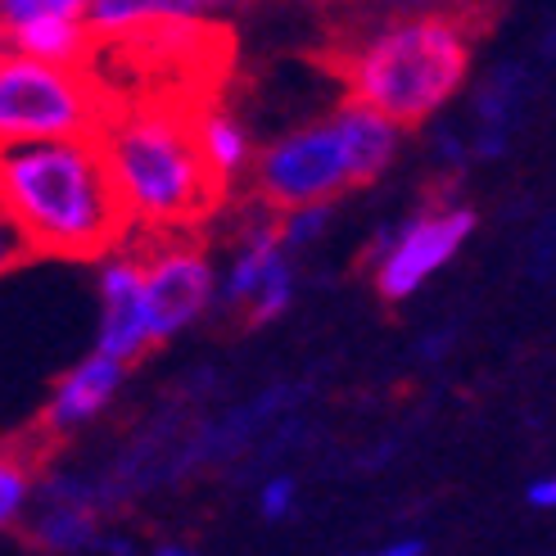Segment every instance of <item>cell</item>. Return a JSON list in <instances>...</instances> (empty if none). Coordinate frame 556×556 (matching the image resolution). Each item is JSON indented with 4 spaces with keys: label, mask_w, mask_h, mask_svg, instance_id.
<instances>
[{
    "label": "cell",
    "mask_w": 556,
    "mask_h": 556,
    "mask_svg": "<svg viewBox=\"0 0 556 556\" xmlns=\"http://www.w3.org/2000/svg\"><path fill=\"white\" fill-rule=\"evenodd\" d=\"M194 109L200 104L168 96H118L96 136L131 236H181L208 222L227 194L204 163Z\"/></svg>",
    "instance_id": "obj_1"
},
{
    "label": "cell",
    "mask_w": 556,
    "mask_h": 556,
    "mask_svg": "<svg viewBox=\"0 0 556 556\" xmlns=\"http://www.w3.org/2000/svg\"><path fill=\"white\" fill-rule=\"evenodd\" d=\"M0 208L37 258H109L131 236L100 141L0 146Z\"/></svg>",
    "instance_id": "obj_2"
},
{
    "label": "cell",
    "mask_w": 556,
    "mask_h": 556,
    "mask_svg": "<svg viewBox=\"0 0 556 556\" xmlns=\"http://www.w3.org/2000/svg\"><path fill=\"white\" fill-rule=\"evenodd\" d=\"M470 68V37L462 18L407 14L367 33L344 50L340 77L349 100L376 109L394 127H421L434 118Z\"/></svg>",
    "instance_id": "obj_3"
},
{
    "label": "cell",
    "mask_w": 556,
    "mask_h": 556,
    "mask_svg": "<svg viewBox=\"0 0 556 556\" xmlns=\"http://www.w3.org/2000/svg\"><path fill=\"white\" fill-rule=\"evenodd\" d=\"M118 96L96 68H60L0 46V146L96 141Z\"/></svg>",
    "instance_id": "obj_4"
},
{
    "label": "cell",
    "mask_w": 556,
    "mask_h": 556,
    "mask_svg": "<svg viewBox=\"0 0 556 556\" xmlns=\"http://www.w3.org/2000/svg\"><path fill=\"white\" fill-rule=\"evenodd\" d=\"M353 186V159L344 150L336 118L276 136L254 159V190L276 217L294 208H321Z\"/></svg>",
    "instance_id": "obj_5"
},
{
    "label": "cell",
    "mask_w": 556,
    "mask_h": 556,
    "mask_svg": "<svg viewBox=\"0 0 556 556\" xmlns=\"http://www.w3.org/2000/svg\"><path fill=\"white\" fill-rule=\"evenodd\" d=\"M141 240V267H146V308L154 344L181 336L200 321L217 290V271L200 244L181 236H136Z\"/></svg>",
    "instance_id": "obj_6"
},
{
    "label": "cell",
    "mask_w": 556,
    "mask_h": 556,
    "mask_svg": "<svg viewBox=\"0 0 556 556\" xmlns=\"http://www.w3.org/2000/svg\"><path fill=\"white\" fill-rule=\"evenodd\" d=\"M470 231H476V213L470 208H426V213H416L412 222H403L399 231L380 236L371 244L380 299L399 303L412 290H421L430 276L466 244Z\"/></svg>",
    "instance_id": "obj_7"
},
{
    "label": "cell",
    "mask_w": 556,
    "mask_h": 556,
    "mask_svg": "<svg viewBox=\"0 0 556 556\" xmlns=\"http://www.w3.org/2000/svg\"><path fill=\"white\" fill-rule=\"evenodd\" d=\"M222 308L231 317H240L249 330L276 321L290 299H294V276H290V254L281 236H276V222H263L244 236V249L236 254L227 281H222Z\"/></svg>",
    "instance_id": "obj_8"
},
{
    "label": "cell",
    "mask_w": 556,
    "mask_h": 556,
    "mask_svg": "<svg viewBox=\"0 0 556 556\" xmlns=\"http://www.w3.org/2000/svg\"><path fill=\"white\" fill-rule=\"evenodd\" d=\"M154 344L150 308H146V267L141 254H114L100 267V330H96V353L114 357V363H136Z\"/></svg>",
    "instance_id": "obj_9"
},
{
    "label": "cell",
    "mask_w": 556,
    "mask_h": 556,
    "mask_svg": "<svg viewBox=\"0 0 556 556\" xmlns=\"http://www.w3.org/2000/svg\"><path fill=\"white\" fill-rule=\"evenodd\" d=\"M123 380H127V363H114V357H104V353L81 357V363L73 371H64L60 384L50 389V399L41 407V421H37V434L60 439V434H73L77 426L96 421V416L114 403Z\"/></svg>",
    "instance_id": "obj_10"
},
{
    "label": "cell",
    "mask_w": 556,
    "mask_h": 556,
    "mask_svg": "<svg viewBox=\"0 0 556 556\" xmlns=\"http://www.w3.org/2000/svg\"><path fill=\"white\" fill-rule=\"evenodd\" d=\"M0 46L27 54V60L60 64V68H96V54H100L87 18H68V14L10 23L5 33H0Z\"/></svg>",
    "instance_id": "obj_11"
},
{
    "label": "cell",
    "mask_w": 556,
    "mask_h": 556,
    "mask_svg": "<svg viewBox=\"0 0 556 556\" xmlns=\"http://www.w3.org/2000/svg\"><path fill=\"white\" fill-rule=\"evenodd\" d=\"M217 5L222 0H91L87 27L96 46H109L159 23H204Z\"/></svg>",
    "instance_id": "obj_12"
},
{
    "label": "cell",
    "mask_w": 556,
    "mask_h": 556,
    "mask_svg": "<svg viewBox=\"0 0 556 556\" xmlns=\"http://www.w3.org/2000/svg\"><path fill=\"white\" fill-rule=\"evenodd\" d=\"M336 127H340L344 150H349V159H353L357 186H371V181L389 168L394 150H399V127L389 123V118H380L376 109L357 104V100H344V104L336 109Z\"/></svg>",
    "instance_id": "obj_13"
},
{
    "label": "cell",
    "mask_w": 556,
    "mask_h": 556,
    "mask_svg": "<svg viewBox=\"0 0 556 556\" xmlns=\"http://www.w3.org/2000/svg\"><path fill=\"white\" fill-rule=\"evenodd\" d=\"M194 136H200V150H204V163L208 173L231 186L249 163H254V146H249V131L227 114L222 104H200L194 109Z\"/></svg>",
    "instance_id": "obj_14"
},
{
    "label": "cell",
    "mask_w": 556,
    "mask_h": 556,
    "mask_svg": "<svg viewBox=\"0 0 556 556\" xmlns=\"http://www.w3.org/2000/svg\"><path fill=\"white\" fill-rule=\"evenodd\" d=\"M50 507L46 516L37 520L33 539L50 552H81L100 543V525H96V511L87 507V493L77 484H50Z\"/></svg>",
    "instance_id": "obj_15"
},
{
    "label": "cell",
    "mask_w": 556,
    "mask_h": 556,
    "mask_svg": "<svg viewBox=\"0 0 556 556\" xmlns=\"http://www.w3.org/2000/svg\"><path fill=\"white\" fill-rule=\"evenodd\" d=\"M33 476L37 466L23 448H0V530L14 525L33 497Z\"/></svg>",
    "instance_id": "obj_16"
},
{
    "label": "cell",
    "mask_w": 556,
    "mask_h": 556,
    "mask_svg": "<svg viewBox=\"0 0 556 556\" xmlns=\"http://www.w3.org/2000/svg\"><path fill=\"white\" fill-rule=\"evenodd\" d=\"M91 0H0V23H23V18H46V14H68L87 18Z\"/></svg>",
    "instance_id": "obj_17"
},
{
    "label": "cell",
    "mask_w": 556,
    "mask_h": 556,
    "mask_svg": "<svg viewBox=\"0 0 556 556\" xmlns=\"http://www.w3.org/2000/svg\"><path fill=\"white\" fill-rule=\"evenodd\" d=\"M326 213H330V204H321V208H294V213L276 217V236H281L286 254H294L299 244H308V240L326 227Z\"/></svg>",
    "instance_id": "obj_18"
},
{
    "label": "cell",
    "mask_w": 556,
    "mask_h": 556,
    "mask_svg": "<svg viewBox=\"0 0 556 556\" xmlns=\"http://www.w3.org/2000/svg\"><path fill=\"white\" fill-rule=\"evenodd\" d=\"M299 503V484L290 476H271L263 489H258V511L263 520H286Z\"/></svg>",
    "instance_id": "obj_19"
},
{
    "label": "cell",
    "mask_w": 556,
    "mask_h": 556,
    "mask_svg": "<svg viewBox=\"0 0 556 556\" xmlns=\"http://www.w3.org/2000/svg\"><path fill=\"white\" fill-rule=\"evenodd\" d=\"M23 258H33V249H27V240L18 236V227L10 222V213L0 208V276H5L10 267H18Z\"/></svg>",
    "instance_id": "obj_20"
},
{
    "label": "cell",
    "mask_w": 556,
    "mask_h": 556,
    "mask_svg": "<svg viewBox=\"0 0 556 556\" xmlns=\"http://www.w3.org/2000/svg\"><path fill=\"white\" fill-rule=\"evenodd\" d=\"M530 503H534V507H556V476H547V480H539V484L530 489Z\"/></svg>",
    "instance_id": "obj_21"
},
{
    "label": "cell",
    "mask_w": 556,
    "mask_h": 556,
    "mask_svg": "<svg viewBox=\"0 0 556 556\" xmlns=\"http://www.w3.org/2000/svg\"><path fill=\"white\" fill-rule=\"evenodd\" d=\"M367 556H421V543H416V539H407V543H389V547L367 552Z\"/></svg>",
    "instance_id": "obj_22"
},
{
    "label": "cell",
    "mask_w": 556,
    "mask_h": 556,
    "mask_svg": "<svg viewBox=\"0 0 556 556\" xmlns=\"http://www.w3.org/2000/svg\"><path fill=\"white\" fill-rule=\"evenodd\" d=\"M154 556H194V552H190V547H159Z\"/></svg>",
    "instance_id": "obj_23"
},
{
    "label": "cell",
    "mask_w": 556,
    "mask_h": 556,
    "mask_svg": "<svg viewBox=\"0 0 556 556\" xmlns=\"http://www.w3.org/2000/svg\"><path fill=\"white\" fill-rule=\"evenodd\" d=\"M308 5H330V0H308Z\"/></svg>",
    "instance_id": "obj_24"
},
{
    "label": "cell",
    "mask_w": 556,
    "mask_h": 556,
    "mask_svg": "<svg viewBox=\"0 0 556 556\" xmlns=\"http://www.w3.org/2000/svg\"><path fill=\"white\" fill-rule=\"evenodd\" d=\"M394 5H416V0H394Z\"/></svg>",
    "instance_id": "obj_25"
},
{
    "label": "cell",
    "mask_w": 556,
    "mask_h": 556,
    "mask_svg": "<svg viewBox=\"0 0 556 556\" xmlns=\"http://www.w3.org/2000/svg\"><path fill=\"white\" fill-rule=\"evenodd\" d=\"M0 33H5V23H0Z\"/></svg>",
    "instance_id": "obj_26"
}]
</instances>
